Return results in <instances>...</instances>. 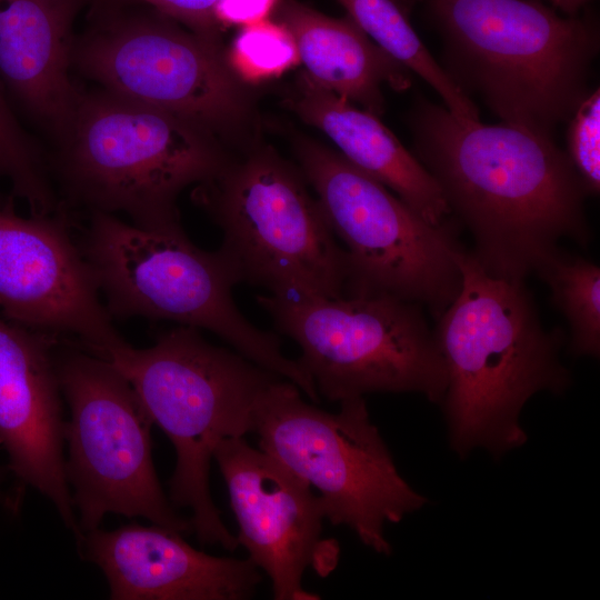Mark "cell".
<instances>
[{"instance_id":"15","label":"cell","mask_w":600,"mask_h":600,"mask_svg":"<svg viewBox=\"0 0 600 600\" xmlns=\"http://www.w3.org/2000/svg\"><path fill=\"white\" fill-rule=\"evenodd\" d=\"M60 337L16 324L0 314V446L20 500L31 488L48 499L80 538L64 470L62 392L56 351Z\"/></svg>"},{"instance_id":"1","label":"cell","mask_w":600,"mask_h":600,"mask_svg":"<svg viewBox=\"0 0 600 600\" xmlns=\"http://www.w3.org/2000/svg\"><path fill=\"white\" fill-rule=\"evenodd\" d=\"M411 129L413 156L472 234V253L488 272L524 280L559 239L588 243L587 193L552 137L458 117L428 100L417 103Z\"/></svg>"},{"instance_id":"5","label":"cell","mask_w":600,"mask_h":600,"mask_svg":"<svg viewBox=\"0 0 600 600\" xmlns=\"http://www.w3.org/2000/svg\"><path fill=\"white\" fill-rule=\"evenodd\" d=\"M79 248L111 318L166 320L211 331L319 401L312 379L298 360L283 354L277 334L252 324L236 306L232 288L239 282L227 261L217 250L192 243L181 223L152 229L91 212Z\"/></svg>"},{"instance_id":"13","label":"cell","mask_w":600,"mask_h":600,"mask_svg":"<svg viewBox=\"0 0 600 600\" xmlns=\"http://www.w3.org/2000/svg\"><path fill=\"white\" fill-rule=\"evenodd\" d=\"M0 207V314L21 327L76 338L102 357L117 332L64 217L21 216Z\"/></svg>"},{"instance_id":"10","label":"cell","mask_w":600,"mask_h":600,"mask_svg":"<svg viewBox=\"0 0 600 600\" xmlns=\"http://www.w3.org/2000/svg\"><path fill=\"white\" fill-rule=\"evenodd\" d=\"M257 302L298 343V362L329 401L419 392L441 403L444 362L419 304L391 296L259 294Z\"/></svg>"},{"instance_id":"11","label":"cell","mask_w":600,"mask_h":600,"mask_svg":"<svg viewBox=\"0 0 600 600\" xmlns=\"http://www.w3.org/2000/svg\"><path fill=\"white\" fill-rule=\"evenodd\" d=\"M56 364L70 413L64 470L80 538L108 513L192 531L162 491L152 460L153 422L128 380L79 344L59 342Z\"/></svg>"},{"instance_id":"8","label":"cell","mask_w":600,"mask_h":600,"mask_svg":"<svg viewBox=\"0 0 600 600\" xmlns=\"http://www.w3.org/2000/svg\"><path fill=\"white\" fill-rule=\"evenodd\" d=\"M300 170L318 194L347 253L344 297L391 296L438 319L461 286L454 224H432L338 151L297 147Z\"/></svg>"},{"instance_id":"18","label":"cell","mask_w":600,"mask_h":600,"mask_svg":"<svg viewBox=\"0 0 600 600\" xmlns=\"http://www.w3.org/2000/svg\"><path fill=\"white\" fill-rule=\"evenodd\" d=\"M292 106L337 146L350 163L374 178L432 224L449 219L442 193L419 160L378 119L349 100L300 79Z\"/></svg>"},{"instance_id":"23","label":"cell","mask_w":600,"mask_h":600,"mask_svg":"<svg viewBox=\"0 0 600 600\" xmlns=\"http://www.w3.org/2000/svg\"><path fill=\"white\" fill-rule=\"evenodd\" d=\"M227 60L239 79L260 81L280 76L299 57L289 30L264 19L242 27Z\"/></svg>"},{"instance_id":"7","label":"cell","mask_w":600,"mask_h":600,"mask_svg":"<svg viewBox=\"0 0 600 600\" xmlns=\"http://www.w3.org/2000/svg\"><path fill=\"white\" fill-rule=\"evenodd\" d=\"M300 172L270 151L229 162L193 199L222 231L238 282L282 297L346 296L347 253Z\"/></svg>"},{"instance_id":"24","label":"cell","mask_w":600,"mask_h":600,"mask_svg":"<svg viewBox=\"0 0 600 600\" xmlns=\"http://www.w3.org/2000/svg\"><path fill=\"white\" fill-rule=\"evenodd\" d=\"M566 153L587 196L600 191V91H590L569 119Z\"/></svg>"},{"instance_id":"20","label":"cell","mask_w":600,"mask_h":600,"mask_svg":"<svg viewBox=\"0 0 600 600\" xmlns=\"http://www.w3.org/2000/svg\"><path fill=\"white\" fill-rule=\"evenodd\" d=\"M349 18L383 51L423 79L458 117L479 119L471 98L450 79L393 0H338Z\"/></svg>"},{"instance_id":"14","label":"cell","mask_w":600,"mask_h":600,"mask_svg":"<svg viewBox=\"0 0 600 600\" xmlns=\"http://www.w3.org/2000/svg\"><path fill=\"white\" fill-rule=\"evenodd\" d=\"M217 461L239 524L238 543L266 571L277 600H317L302 587L311 567L320 576L338 562L339 546L322 538L323 503L311 486L242 438L223 440Z\"/></svg>"},{"instance_id":"9","label":"cell","mask_w":600,"mask_h":600,"mask_svg":"<svg viewBox=\"0 0 600 600\" xmlns=\"http://www.w3.org/2000/svg\"><path fill=\"white\" fill-rule=\"evenodd\" d=\"M299 390L280 377L260 396L253 423L260 449L318 489L332 524L348 526L363 544L390 554L384 523L399 522L426 498L399 474L363 397L340 401L331 413Z\"/></svg>"},{"instance_id":"19","label":"cell","mask_w":600,"mask_h":600,"mask_svg":"<svg viewBox=\"0 0 600 600\" xmlns=\"http://www.w3.org/2000/svg\"><path fill=\"white\" fill-rule=\"evenodd\" d=\"M282 24L291 33L306 77L379 116L381 88L411 83L410 71L377 46L349 17L334 19L299 4H289Z\"/></svg>"},{"instance_id":"27","label":"cell","mask_w":600,"mask_h":600,"mask_svg":"<svg viewBox=\"0 0 600 600\" xmlns=\"http://www.w3.org/2000/svg\"><path fill=\"white\" fill-rule=\"evenodd\" d=\"M553 7L560 9L566 16H577L591 0H548Z\"/></svg>"},{"instance_id":"17","label":"cell","mask_w":600,"mask_h":600,"mask_svg":"<svg viewBox=\"0 0 600 600\" xmlns=\"http://www.w3.org/2000/svg\"><path fill=\"white\" fill-rule=\"evenodd\" d=\"M86 0H0V82L58 142L81 94L71 78L74 20Z\"/></svg>"},{"instance_id":"28","label":"cell","mask_w":600,"mask_h":600,"mask_svg":"<svg viewBox=\"0 0 600 600\" xmlns=\"http://www.w3.org/2000/svg\"><path fill=\"white\" fill-rule=\"evenodd\" d=\"M6 479V470L0 466V504H4L10 498L6 496L3 483Z\"/></svg>"},{"instance_id":"22","label":"cell","mask_w":600,"mask_h":600,"mask_svg":"<svg viewBox=\"0 0 600 600\" xmlns=\"http://www.w3.org/2000/svg\"><path fill=\"white\" fill-rule=\"evenodd\" d=\"M10 199L27 204L30 214L50 216L58 210L48 164L36 142L22 127L0 82V183ZM6 202L1 199L0 207Z\"/></svg>"},{"instance_id":"25","label":"cell","mask_w":600,"mask_h":600,"mask_svg":"<svg viewBox=\"0 0 600 600\" xmlns=\"http://www.w3.org/2000/svg\"><path fill=\"white\" fill-rule=\"evenodd\" d=\"M163 14L178 19L196 32L213 38L218 0H142ZM214 39V38H213Z\"/></svg>"},{"instance_id":"6","label":"cell","mask_w":600,"mask_h":600,"mask_svg":"<svg viewBox=\"0 0 600 600\" xmlns=\"http://www.w3.org/2000/svg\"><path fill=\"white\" fill-rule=\"evenodd\" d=\"M227 163L208 131L101 89L81 92L53 171L74 204L156 229L180 223L179 193Z\"/></svg>"},{"instance_id":"26","label":"cell","mask_w":600,"mask_h":600,"mask_svg":"<svg viewBox=\"0 0 600 600\" xmlns=\"http://www.w3.org/2000/svg\"><path fill=\"white\" fill-rule=\"evenodd\" d=\"M276 0H218V23L247 26L267 19Z\"/></svg>"},{"instance_id":"16","label":"cell","mask_w":600,"mask_h":600,"mask_svg":"<svg viewBox=\"0 0 600 600\" xmlns=\"http://www.w3.org/2000/svg\"><path fill=\"white\" fill-rule=\"evenodd\" d=\"M151 524L99 527L77 541L81 557L104 574L111 600H241L261 581L249 558L204 553L182 533Z\"/></svg>"},{"instance_id":"12","label":"cell","mask_w":600,"mask_h":600,"mask_svg":"<svg viewBox=\"0 0 600 600\" xmlns=\"http://www.w3.org/2000/svg\"><path fill=\"white\" fill-rule=\"evenodd\" d=\"M72 67L102 89L209 133L236 128L247 98L217 40L143 14L108 18L76 39Z\"/></svg>"},{"instance_id":"4","label":"cell","mask_w":600,"mask_h":600,"mask_svg":"<svg viewBox=\"0 0 600 600\" xmlns=\"http://www.w3.org/2000/svg\"><path fill=\"white\" fill-rule=\"evenodd\" d=\"M101 358L128 380L173 444L171 503L191 511L192 531L202 544L234 550L238 540L211 498L210 462L223 440L253 431L257 402L280 376L187 326L160 333L147 348L124 340Z\"/></svg>"},{"instance_id":"29","label":"cell","mask_w":600,"mask_h":600,"mask_svg":"<svg viewBox=\"0 0 600 600\" xmlns=\"http://www.w3.org/2000/svg\"><path fill=\"white\" fill-rule=\"evenodd\" d=\"M397 2L400 8L407 13L409 7L413 3L414 0H393Z\"/></svg>"},{"instance_id":"2","label":"cell","mask_w":600,"mask_h":600,"mask_svg":"<svg viewBox=\"0 0 600 600\" xmlns=\"http://www.w3.org/2000/svg\"><path fill=\"white\" fill-rule=\"evenodd\" d=\"M459 267L460 289L433 331L447 373L441 403L457 453L483 447L500 457L527 440L518 421L527 400L568 388L564 333L542 326L524 280L488 272L463 249Z\"/></svg>"},{"instance_id":"21","label":"cell","mask_w":600,"mask_h":600,"mask_svg":"<svg viewBox=\"0 0 600 600\" xmlns=\"http://www.w3.org/2000/svg\"><path fill=\"white\" fill-rule=\"evenodd\" d=\"M549 287L551 301L570 328V352L600 353V268L594 262L560 250L546 253L534 266Z\"/></svg>"},{"instance_id":"3","label":"cell","mask_w":600,"mask_h":600,"mask_svg":"<svg viewBox=\"0 0 600 600\" xmlns=\"http://www.w3.org/2000/svg\"><path fill=\"white\" fill-rule=\"evenodd\" d=\"M441 67L502 122L552 137L590 92L600 46L593 18L560 16L539 0H427Z\"/></svg>"}]
</instances>
